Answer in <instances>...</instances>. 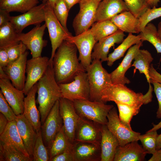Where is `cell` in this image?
Returning a JSON list of instances; mask_svg holds the SVG:
<instances>
[{"label":"cell","mask_w":161,"mask_h":161,"mask_svg":"<svg viewBox=\"0 0 161 161\" xmlns=\"http://www.w3.org/2000/svg\"><path fill=\"white\" fill-rule=\"evenodd\" d=\"M75 45L64 41L56 51L52 61L53 68L58 84L69 83L79 72L86 71L79 62Z\"/></svg>","instance_id":"obj_1"},{"label":"cell","mask_w":161,"mask_h":161,"mask_svg":"<svg viewBox=\"0 0 161 161\" xmlns=\"http://www.w3.org/2000/svg\"><path fill=\"white\" fill-rule=\"evenodd\" d=\"M36 84V101L39 105L41 121L43 124L55 103L61 97V89L55 79L52 63L49 62L46 72Z\"/></svg>","instance_id":"obj_2"},{"label":"cell","mask_w":161,"mask_h":161,"mask_svg":"<svg viewBox=\"0 0 161 161\" xmlns=\"http://www.w3.org/2000/svg\"><path fill=\"white\" fill-rule=\"evenodd\" d=\"M153 88L149 84L147 92L145 95L136 93L121 84H112L102 92L100 101L105 103L112 101L135 107L140 108L152 100Z\"/></svg>","instance_id":"obj_3"},{"label":"cell","mask_w":161,"mask_h":161,"mask_svg":"<svg viewBox=\"0 0 161 161\" xmlns=\"http://www.w3.org/2000/svg\"><path fill=\"white\" fill-rule=\"evenodd\" d=\"M102 62L93 59L90 65L86 69L90 89V100L100 101L102 92L112 84L110 73L103 67Z\"/></svg>","instance_id":"obj_4"},{"label":"cell","mask_w":161,"mask_h":161,"mask_svg":"<svg viewBox=\"0 0 161 161\" xmlns=\"http://www.w3.org/2000/svg\"><path fill=\"white\" fill-rule=\"evenodd\" d=\"M73 102L76 112L81 118L101 125H107V115L114 107L100 101L76 100Z\"/></svg>","instance_id":"obj_5"},{"label":"cell","mask_w":161,"mask_h":161,"mask_svg":"<svg viewBox=\"0 0 161 161\" xmlns=\"http://www.w3.org/2000/svg\"><path fill=\"white\" fill-rule=\"evenodd\" d=\"M45 10V24L48 30L52 47L49 62L52 63L58 47L64 41H69L73 35L61 24L54 13L52 7L47 1L46 2Z\"/></svg>","instance_id":"obj_6"},{"label":"cell","mask_w":161,"mask_h":161,"mask_svg":"<svg viewBox=\"0 0 161 161\" xmlns=\"http://www.w3.org/2000/svg\"><path fill=\"white\" fill-rule=\"evenodd\" d=\"M58 84L61 89V97L72 101L90 100V89L86 71L79 72L73 80L69 83Z\"/></svg>","instance_id":"obj_7"},{"label":"cell","mask_w":161,"mask_h":161,"mask_svg":"<svg viewBox=\"0 0 161 161\" xmlns=\"http://www.w3.org/2000/svg\"><path fill=\"white\" fill-rule=\"evenodd\" d=\"M98 0H81L79 3V10L73 19L72 26L75 35L89 29L95 22Z\"/></svg>","instance_id":"obj_8"},{"label":"cell","mask_w":161,"mask_h":161,"mask_svg":"<svg viewBox=\"0 0 161 161\" xmlns=\"http://www.w3.org/2000/svg\"><path fill=\"white\" fill-rule=\"evenodd\" d=\"M0 90L16 115L23 114L24 94L12 84L3 69L0 68Z\"/></svg>","instance_id":"obj_9"},{"label":"cell","mask_w":161,"mask_h":161,"mask_svg":"<svg viewBox=\"0 0 161 161\" xmlns=\"http://www.w3.org/2000/svg\"><path fill=\"white\" fill-rule=\"evenodd\" d=\"M106 126L109 130L117 139L120 145L123 146L130 142L139 140L140 134L125 126L120 121L116 108L114 107L107 117Z\"/></svg>","instance_id":"obj_10"},{"label":"cell","mask_w":161,"mask_h":161,"mask_svg":"<svg viewBox=\"0 0 161 161\" xmlns=\"http://www.w3.org/2000/svg\"><path fill=\"white\" fill-rule=\"evenodd\" d=\"M63 126V120L60 113L59 100L55 103L41 126L43 140L44 145L49 149Z\"/></svg>","instance_id":"obj_11"},{"label":"cell","mask_w":161,"mask_h":161,"mask_svg":"<svg viewBox=\"0 0 161 161\" xmlns=\"http://www.w3.org/2000/svg\"><path fill=\"white\" fill-rule=\"evenodd\" d=\"M59 100L63 128L68 139L73 144L75 141V131L80 117L76 112L72 101L62 97Z\"/></svg>","instance_id":"obj_12"},{"label":"cell","mask_w":161,"mask_h":161,"mask_svg":"<svg viewBox=\"0 0 161 161\" xmlns=\"http://www.w3.org/2000/svg\"><path fill=\"white\" fill-rule=\"evenodd\" d=\"M46 27L45 24L42 25L40 24L27 33L18 34V40L30 51L32 58L41 56L43 49L47 45V41L43 38Z\"/></svg>","instance_id":"obj_13"},{"label":"cell","mask_w":161,"mask_h":161,"mask_svg":"<svg viewBox=\"0 0 161 161\" xmlns=\"http://www.w3.org/2000/svg\"><path fill=\"white\" fill-rule=\"evenodd\" d=\"M49 59L47 57L41 56L27 60V76L23 90L25 95H27L45 73L49 64Z\"/></svg>","instance_id":"obj_14"},{"label":"cell","mask_w":161,"mask_h":161,"mask_svg":"<svg viewBox=\"0 0 161 161\" xmlns=\"http://www.w3.org/2000/svg\"><path fill=\"white\" fill-rule=\"evenodd\" d=\"M46 2L36 5L23 14L11 16L10 22L13 25L18 33L22 32L27 27L40 24L45 19Z\"/></svg>","instance_id":"obj_15"},{"label":"cell","mask_w":161,"mask_h":161,"mask_svg":"<svg viewBox=\"0 0 161 161\" xmlns=\"http://www.w3.org/2000/svg\"><path fill=\"white\" fill-rule=\"evenodd\" d=\"M68 41L76 46L79 53V60L86 70L92 61V50L96 43L89 29L78 35L73 36Z\"/></svg>","instance_id":"obj_16"},{"label":"cell","mask_w":161,"mask_h":161,"mask_svg":"<svg viewBox=\"0 0 161 161\" xmlns=\"http://www.w3.org/2000/svg\"><path fill=\"white\" fill-rule=\"evenodd\" d=\"M28 54L29 52L26 51L18 59L9 63L7 66L2 68L13 85L20 90L23 91L26 79L25 74Z\"/></svg>","instance_id":"obj_17"},{"label":"cell","mask_w":161,"mask_h":161,"mask_svg":"<svg viewBox=\"0 0 161 161\" xmlns=\"http://www.w3.org/2000/svg\"><path fill=\"white\" fill-rule=\"evenodd\" d=\"M100 143L75 141L72 149L75 161H101Z\"/></svg>","instance_id":"obj_18"},{"label":"cell","mask_w":161,"mask_h":161,"mask_svg":"<svg viewBox=\"0 0 161 161\" xmlns=\"http://www.w3.org/2000/svg\"><path fill=\"white\" fill-rule=\"evenodd\" d=\"M125 36L124 32L118 30L114 33L99 40L94 47L92 54V60L98 59L102 62L107 61L110 48L115 44L121 43Z\"/></svg>","instance_id":"obj_19"},{"label":"cell","mask_w":161,"mask_h":161,"mask_svg":"<svg viewBox=\"0 0 161 161\" xmlns=\"http://www.w3.org/2000/svg\"><path fill=\"white\" fill-rule=\"evenodd\" d=\"M143 42L130 47L122 61L118 66L110 73L113 84H121L125 85L130 83V80L125 76V74L131 66V63L138 51L143 45Z\"/></svg>","instance_id":"obj_20"},{"label":"cell","mask_w":161,"mask_h":161,"mask_svg":"<svg viewBox=\"0 0 161 161\" xmlns=\"http://www.w3.org/2000/svg\"><path fill=\"white\" fill-rule=\"evenodd\" d=\"M101 125L80 117L75 131V141L100 143Z\"/></svg>","instance_id":"obj_21"},{"label":"cell","mask_w":161,"mask_h":161,"mask_svg":"<svg viewBox=\"0 0 161 161\" xmlns=\"http://www.w3.org/2000/svg\"><path fill=\"white\" fill-rule=\"evenodd\" d=\"M129 11L123 0H102L99 3L95 22L110 20L116 15Z\"/></svg>","instance_id":"obj_22"},{"label":"cell","mask_w":161,"mask_h":161,"mask_svg":"<svg viewBox=\"0 0 161 161\" xmlns=\"http://www.w3.org/2000/svg\"><path fill=\"white\" fill-rule=\"evenodd\" d=\"M18 131L25 148L33 159L37 132L23 114L17 116L16 120Z\"/></svg>","instance_id":"obj_23"},{"label":"cell","mask_w":161,"mask_h":161,"mask_svg":"<svg viewBox=\"0 0 161 161\" xmlns=\"http://www.w3.org/2000/svg\"><path fill=\"white\" fill-rule=\"evenodd\" d=\"M134 141L117 147L113 161H143L147 152Z\"/></svg>","instance_id":"obj_24"},{"label":"cell","mask_w":161,"mask_h":161,"mask_svg":"<svg viewBox=\"0 0 161 161\" xmlns=\"http://www.w3.org/2000/svg\"><path fill=\"white\" fill-rule=\"evenodd\" d=\"M100 132L101 161H113L119 142L106 125H101Z\"/></svg>","instance_id":"obj_25"},{"label":"cell","mask_w":161,"mask_h":161,"mask_svg":"<svg viewBox=\"0 0 161 161\" xmlns=\"http://www.w3.org/2000/svg\"><path fill=\"white\" fill-rule=\"evenodd\" d=\"M37 93V86L35 84L31 89L24 99L23 114L37 132L41 129V123L39 111L36 106L35 97Z\"/></svg>","instance_id":"obj_26"},{"label":"cell","mask_w":161,"mask_h":161,"mask_svg":"<svg viewBox=\"0 0 161 161\" xmlns=\"http://www.w3.org/2000/svg\"><path fill=\"white\" fill-rule=\"evenodd\" d=\"M0 142L14 147L26 156L31 157L19 134L16 120L9 122L4 132L0 135Z\"/></svg>","instance_id":"obj_27"},{"label":"cell","mask_w":161,"mask_h":161,"mask_svg":"<svg viewBox=\"0 0 161 161\" xmlns=\"http://www.w3.org/2000/svg\"><path fill=\"white\" fill-rule=\"evenodd\" d=\"M110 20L118 30L123 32L138 33V18L129 11L116 15Z\"/></svg>","instance_id":"obj_28"},{"label":"cell","mask_w":161,"mask_h":161,"mask_svg":"<svg viewBox=\"0 0 161 161\" xmlns=\"http://www.w3.org/2000/svg\"><path fill=\"white\" fill-rule=\"evenodd\" d=\"M141 41V38L139 34L136 35H133L132 33H129L128 36L121 44L112 52L108 55L107 65L109 66H111L116 61L123 57L127 49Z\"/></svg>","instance_id":"obj_29"},{"label":"cell","mask_w":161,"mask_h":161,"mask_svg":"<svg viewBox=\"0 0 161 161\" xmlns=\"http://www.w3.org/2000/svg\"><path fill=\"white\" fill-rule=\"evenodd\" d=\"M154 59L151 53L147 50L139 49L134 58V61L131 66L135 68L134 73L138 70L140 73L145 76L147 82L150 83L149 70L151 63Z\"/></svg>","instance_id":"obj_30"},{"label":"cell","mask_w":161,"mask_h":161,"mask_svg":"<svg viewBox=\"0 0 161 161\" xmlns=\"http://www.w3.org/2000/svg\"><path fill=\"white\" fill-rule=\"evenodd\" d=\"M39 0H0V9L25 13L36 6Z\"/></svg>","instance_id":"obj_31"},{"label":"cell","mask_w":161,"mask_h":161,"mask_svg":"<svg viewBox=\"0 0 161 161\" xmlns=\"http://www.w3.org/2000/svg\"><path fill=\"white\" fill-rule=\"evenodd\" d=\"M18 34L10 22L0 27V48H7L19 43Z\"/></svg>","instance_id":"obj_32"},{"label":"cell","mask_w":161,"mask_h":161,"mask_svg":"<svg viewBox=\"0 0 161 161\" xmlns=\"http://www.w3.org/2000/svg\"><path fill=\"white\" fill-rule=\"evenodd\" d=\"M89 30L96 42L117 31V27L111 20L95 22Z\"/></svg>","instance_id":"obj_33"},{"label":"cell","mask_w":161,"mask_h":161,"mask_svg":"<svg viewBox=\"0 0 161 161\" xmlns=\"http://www.w3.org/2000/svg\"><path fill=\"white\" fill-rule=\"evenodd\" d=\"M0 161H31L33 159L28 157L14 147L0 142Z\"/></svg>","instance_id":"obj_34"},{"label":"cell","mask_w":161,"mask_h":161,"mask_svg":"<svg viewBox=\"0 0 161 161\" xmlns=\"http://www.w3.org/2000/svg\"><path fill=\"white\" fill-rule=\"evenodd\" d=\"M65 134L63 127L58 133L49 148L50 160L72 146Z\"/></svg>","instance_id":"obj_35"},{"label":"cell","mask_w":161,"mask_h":161,"mask_svg":"<svg viewBox=\"0 0 161 161\" xmlns=\"http://www.w3.org/2000/svg\"><path fill=\"white\" fill-rule=\"evenodd\" d=\"M140 33L142 41L149 42L155 48L158 53H161V41L154 25L150 23H148Z\"/></svg>","instance_id":"obj_36"},{"label":"cell","mask_w":161,"mask_h":161,"mask_svg":"<svg viewBox=\"0 0 161 161\" xmlns=\"http://www.w3.org/2000/svg\"><path fill=\"white\" fill-rule=\"evenodd\" d=\"M49 149L44 144L41 129L37 132L36 137L33 151V161H49Z\"/></svg>","instance_id":"obj_37"},{"label":"cell","mask_w":161,"mask_h":161,"mask_svg":"<svg viewBox=\"0 0 161 161\" xmlns=\"http://www.w3.org/2000/svg\"><path fill=\"white\" fill-rule=\"evenodd\" d=\"M115 103L118 109L120 120L125 126L132 129L130 124L131 120L134 116L139 113L140 108L131 106L119 103Z\"/></svg>","instance_id":"obj_38"},{"label":"cell","mask_w":161,"mask_h":161,"mask_svg":"<svg viewBox=\"0 0 161 161\" xmlns=\"http://www.w3.org/2000/svg\"><path fill=\"white\" fill-rule=\"evenodd\" d=\"M157 131H148L145 134L139 137L143 147L147 154H154L157 152V143L158 136Z\"/></svg>","instance_id":"obj_39"},{"label":"cell","mask_w":161,"mask_h":161,"mask_svg":"<svg viewBox=\"0 0 161 161\" xmlns=\"http://www.w3.org/2000/svg\"><path fill=\"white\" fill-rule=\"evenodd\" d=\"M161 17V7L157 8L154 7L148 8L138 18L137 27L138 33L150 21Z\"/></svg>","instance_id":"obj_40"},{"label":"cell","mask_w":161,"mask_h":161,"mask_svg":"<svg viewBox=\"0 0 161 161\" xmlns=\"http://www.w3.org/2000/svg\"><path fill=\"white\" fill-rule=\"evenodd\" d=\"M53 9L56 17L63 27L68 29L66 26L67 19L69 10L64 0H56Z\"/></svg>","instance_id":"obj_41"},{"label":"cell","mask_w":161,"mask_h":161,"mask_svg":"<svg viewBox=\"0 0 161 161\" xmlns=\"http://www.w3.org/2000/svg\"><path fill=\"white\" fill-rule=\"evenodd\" d=\"M129 10L139 18L149 7L145 0H123Z\"/></svg>","instance_id":"obj_42"},{"label":"cell","mask_w":161,"mask_h":161,"mask_svg":"<svg viewBox=\"0 0 161 161\" xmlns=\"http://www.w3.org/2000/svg\"><path fill=\"white\" fill-rule=\"evenodd\" d=\"M0 112L9 122L16 120V115L9 105L0 90Z\"/></svg>","instance_id":"obj_43"},{"label":"cell","mask_w":161,"mask_h":161,"mask_svg":"<svg viewBox=\"0 0 161 161\" xmlns=\"http://www.w3.org/2000/svg\"><path fill=\"white\" fill-rule=\"evenodd\" d=\"M6 49L9 57V63L18 59L27 49L26 46L21 41Z\"/></svg>","instance_id":"obj_44"},{"label":"cell","mask_w":161,"mask_h":161,"mask_svg":"<svg viewBox=\"0 0 161 161\" xmlns=\"http://www.w3.org/2000/svg\"><path fill=\"white\" fill-rule=\"evenodd\" d=\"M50 161H75L72 146L53 157Z\"/></svg>","instance_id":"obj_45"},{"label":"cell","mask_w":161,"mask_h":161,"mask_svg":"<svg viewBox=\"0 0 161 161\" xmlns=\"http://www.w3.org/2000/svg\"><path fill=\"white\" fill-rule=\"evenodd\" d=\"M150 83L153 85V90L158 103V108L156 113V117L158 118H161V83L151 80Z\"/></svg>","instance_id":"obj_46"},{"label":"cell","mask_w":161,"mask_h":161,"mask_svg":"<svg viewBox=\"0 0 161 161\" xmlns=\"http://www.w3.org/2000/svg\"><path fill=\"white\" fill-rule=\"evenodd\" d=\"M9 63V58L6 48H0V68H3Z\"/></svg>","instance_id":"obj_47"},{"label":"cell","mask_w":161,"mask_h":161,"mask_svg":"<svg viewBox=\"0 0 161 161\" xmlns=\"http://www.w3.org/2000/svg\"><path fill=\"white\" fill-rule=\"evenodd\" d=\"M149 75L150 80L161 83V74L154 68L153 64L150 65Z\"/></svg>","instance_id":"obj_48"},{"label":"cell","mask_w":161,"mask_h":161,"mask_svg":"<svg viewBox=\"0 0 161 161\" xmlns=\"http://www.w3.org/2000/svg\"><path fill=\"white\" fill-rule=\"evenodd\" d=\"M10 12L1 9H0V27L10 22L11 16Z\"/></svg>","instance_id":"obj_49"},{"label":"cell","mask_w":161,"mask_h":161,"mask_svg":"<svg viewBox=\"0 0 161 161\" xmlns=\"http://www.w3.org/2000/svg\"><path fill=\"white\" fill-rule=\"evenodd\" d=\"M9 121L7 118L2 113H0V135L6 128Z\"/></svg>","instance_id":"obj_50"},{"label":"cell","mask_w":161,"mask_h":161,"mask_svg":"<svg viewBox=\"0 0 161 161\" xmlns=\"http://www.w3.org/2000/svg\"><path fill=\"white\" fill-rule=\"evenodd\" d=\"M148 161H161V148L157 151L156 153L152 155Z\"/></svg>","instance_id":"obj_51"},{"label":"cell","mask_w":161,"mask_h":161,"mask_svg":"<svg viewBox=\"0 0 161 161\" xmlns=\"http://www.w3.org/2000/svg\"><path fill=\"white\" fill-rule=\"evenodd\" d=\"M68 9L69 10L75 4L79 3L81 0H64Z\"/></svg>","instance_id":"obj_52"},{"label":"cell","mask_w":161,"mask_h":161,"mask_svg":"<svg viewBox=\"0 0 161 161\" xmlns=\"http://www.w3.org/2000/svg\"><path fill=\"white\" fill-rule=\"evenodd\" d=\"M160 0H145L146 2L150 8L156 7Z\"/></svg>","instance_id":"obj_53"},{"label":"cell","mask_w":161,"mask_h":161,"mask_svg":"<svg viewBox=\"0 0 161 161\" xmlns=\"http://www.w3.org/2000/svg\"><path fill=\"white\" fill-rule=\"evenodd\" d=\"M153 127L148 131H157L158 130L161 128V121L157 124H153Z\"/></svg>","instance_id":"obj_54"},{"label":"cell","mask_w":161,"mask_h":161,"mask_svg":"<svg viewBox=\"0 0 161 161\" xmlns=\"http://www.w3.org/2000/svg\"><path fill=\"white\" fill-rule=\"evenodd\" d=\"M160 148H161V134L158 135L156 147L157 151Z\"/></svg>","instance_id":"obj_55"},{"label":"cell","mask_w":161,"mask_h":161,"mask_svg":"<svg viewBox=\"0 0 161 161\" xmlns=\"http://www.w3.org/2000/svg\"><path fill=\"white\" fill-rule=\"evenodd\" d=\"M157 29L158 35L161 41V21L159 23Z\"/></svg>","instance_id":"obj_56"},{"label":"cell","mask_w":161,"mask_h":161,"mask_svg":"<svg viewBox=\"0 0 161 161\" xmlns=\"http://www.w3.org/2000/svg\"><path fill=\"white\" fill-rule=\"evenodd\" d=\"M56 0H44V2L45 3L47 1L53 7Z\"/></svg>","instance_id":"obj_57"},{"label":"cell","mask_w":161,"mask_h":161,"mask_svg":"<svg viewBox=\"0 0 161 161\" xmlns=\"http://www.w3.org/2000/svg\"><path fill=\"white\" fill-rule=\"evenodd\" d=\"M39 0L42 1L43 2H44V0Z\"/></svg>","instance_id":"obj_58"},{"label":"cell","mask_w":161,"mask_h":161,"mask_svg":"<svg viewBox=\"0 0 161 161\" xmlns=\"http://www.w3.org/2000/svg\"><path fill=\"white\" fill-rule=\"evenodd\" d=\"M99 0V1H101L102 0Z\"/></svg>","instance_id":"obj_59"}]
</instances>
